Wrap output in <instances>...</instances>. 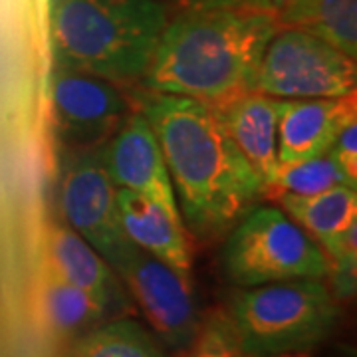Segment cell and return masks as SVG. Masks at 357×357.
<instances>
[{
	"instance_id": "obj_10",
	"label": "cell",
	"mask_w": 357,
	"mask_h": 357,
	"mask_svg": "<svg viewBox=\"0 0 357 357\" xmlns=\"http://www.w3.org/2000/svg\"><path fill=\"white\" fill-rule=\"evenodd\" d=\"M103 157L117 189H128L147 199L173 222L185 227L165 157L145 115L141 112L128 115L114 137L103 145Z\"/></svg>"
},
{
	"instance_id": "obj_14",
	"label": "cell",
	"mask_w": 357,
	"mask_h": 357,
	"mask_svg": "<svg viewBox=\"0 0 357 357\" xmlns=\"http://www.w3.org/2000/svg\"><path fill=\"white\" fill-rule=\"evenodd\" d=\"M117 206L129 241L173 268L183 280L191 282L192 256L185 227L173 222L157 204L128 189H117Z\"/></svg>"
},
{
	"instance_id": "obj_7",
	"label": "cell",
	"mask_w": 357,
	"mask_h": 357,
	"mask_svg": "<svg viewBox=\"0 0 357 357\" xmlns=\"http://www.w3.org/2000/svg\"><path fill=\"white\" fill-rule=\"evenodd\" d=\"M357 89L354 58L296 28H278L256 70L252 91L278 100L342 98Z\"/></svg>"
},
{
	"instance_id": "obj_13",
	"label": "cell",
	"mask_w": 357,
	"mask_h": 357,
	"mask_svg": "<svg viewBox=\"0 0 357 357\" xmlns=\"http://www.w3.org/2000/svg\"><path fill=\"white\" fill-rule=\"evenodd\" d=\"M215 107L232 141L266 189L280 167L278 123L284 100L260 91H246Z\"/></svg>"
},
{
	"instance_id": "obj_5",
	"label": "cell",
	"mask_w": 357,
	"mask_h": 357,
	"mask_svg": "<svg viewBox=\"0 0 357 357\" xmlns=\"http://www.w3.org/2000/svg\"><path fill=\"white\" fill-rule=\"evenodd\" d=\"M220 266L236 288L300 278L326 280L330 274L324 248L278 206H255L244 213L222 246Z\"/></svg>"
},
{
	"instance_id": "obj_6",
	"label": "cell",
	"mask_w": 357,
	"mask_h": 357,
	"mask_svg": "<svg viewBox=\"0 0 357 357\" xmlns=\"http://www.w3.org/2000/svg\"><path fill=\"white\" fill-rule=\"evenodd\" d=\"M58 197L66 225L76 230L115 274L139 250L121 227L117 187L105 165L103 147L66 151Z\"/></svg>"
},
{
	"instance_id": "obj_2",
	"label": "cell",
	"mask_w": 357,
	"mask_h": 357,
	"mask_svg": "<svg viewBox=\"0 0 357 357\" xmlns=\"http://www.w3.org/2000/svg\"><path fill=\"white\" fill-rule=\"evenodd\" d=\"M278 28L274 8L175 13L167 18L141 86L211 105L229 102L252 91L256 70Z\"/></svg>"
},
{
	"instance_id": "obj_18",
	"label": "cell",
	"mask_w": 357,
	"mask_h": 357,
	"mask_svg": "<svg viewBox=\"0 0 357 357\" xmlns=\"http://www.w3.org/2000/svg\"><path fill=\"white\" fill-rule=\"evenodd\" d=\"M70 357H165V354L139 321L117 316L82 333Z\"/></svg>"
},
{
	"instance_id": "obj_4",
	"label": "cell",
	"mask_w": 357,
	"mask_h": 357,
	"mask_svg": "<svg viewBox=\"0 0 357 357\" xmlns=\"http://www.w3.org/2000/svg\"><path fill=\"white\" fill-rule=\"evenodd\" d=\"M337 318V298L326 280L300 278L241 288L220 321L241 356L264 357L312 349Z\"/></svg>"
},
{
	"instance_id": "obj_21",
	"label": "cell",
	"mask_w": 357,
	"mask_h": 357,
	"mask_svg": "<svg viewBox=\"0 0 357 357\" xmlns=\"http://www.w3.org/2000/svg\"><path fill=\"white\" fill-rule=\"evenodd\" d=\"M328 153L344 169L345 175L357 183V117L340 131Z\"/></svg>"
},
{
	"instance_id": "obj_15",
	"label": "cell",
	"mask_w": 357,
	"mask_h": 357,
	"mask_svg": "<svg viewBox=\"0 0 357 357\" xmlns=\"http://www.w3.org/2000/svg\"><path fill=\"white\" fill-rule=\"evenodd\" d=\"M280 28H296L357 58V0H284L274 8Z\"/></svg>"
},
{
	"instance_id": "obj_16",
	"label": "cell",
	"mask_w": 357,
	"mask_h": 357,
	"mask_svg": "<svg viewBox=\"0 0 357 357\" xmlns=\"http://www.w3.org/2000/svg\"><path fill=\"white\" fill-rule=\"evenodd\" d=\"M38 314L44 330L56 340L79 337L107 318V310L88 292L62 278L42 272L38 282Z\"/></svg>"
},
{
	"instance_id": "obj_8",
	"label": "cell",
	"mask_w": 357,
	"mask_h": 357,
	"mask_svg": "<svg viewBox=\"0 0 357 357\" xmlns=\"http://www.w3.org/2000/svg\"><path fill=\"white\" fill-rule=\"evenodd\" d=\"M50 93L54 123L68 149L103 147L129 115L119 88L86 72L56 66Z\"/></svg>"
},
{
	"instance_id": "obj_11",
	"label": "cell",
	"mask_w": 357,
	"mask_h": 357,
	"mask_svg": "<svg viewBox=\"0 0 357 357\" xmlns=\"http://www.w3.org/2000/svg\"><path fill=\"white\" fill-rule=\"evenodd\" d=\"M44 270L100 302L112 318L129 310L126 288L112 266L68 225L48 222L44 229Z\"/></svg>"
},
{
	"instance_id": "obj_22",
	"label": "cell",
	"mask_w": 357,
	"mask_h": 357,
	"mask_svg": "<svg viewBox=\"0 0 357 357\" xmlns=\"http://www.w3.org/2000/svg\"><path fill=\"white\" fill-rule=\"evenodd\" d=\"M167 10H215V8H274L270 0H159Z\"/></svg>"
},
{
	"instance_id": "obj_12",
	"label": "cell",
	"mask_w": 357,
	"mask_h": 357,
	"mask_svg": "<svg viewBox=\"0 0 357 357\" xmlns=\"http://www.w3.org/2000/svg\"><path fill=\"white\" fill-rule=\"evenodd\" d=\"M356 117V91L342 98L284 100L278 123L280 165L328 153L340 131Z\"/></svg>"
},
{
	"instance_id": "obj_3",
	"label": "cell",
	"mask_w": 357,
	"mask_h": 357,
	"mask_svg": "<svg viewBox=\"0 0 357 357\" xmlns=\"http://www.w3.org/2000/svg\"><path fill=\"white\" fill-rule=\"evenodd\" d=\"M167 18L159 0H48L52 56L115 86L141 82Z\"/></svg>"
},
{
	"instance_id": "obj_20",
	"label": "cell",
	"mask_w": 357,
	"mask_h": 357,
	"mask_svg": "<svg viewBox=\"0 0 357 357\" xmlns=\"http://www.w3.org/2000/svg\"><path fill=\"white\" fill-rule=\"evenodd\" d=\"M178 357H243L230 342L229 333L222 321H213L208 326H201L197 337L191 345L181 349Z\"/></svg>"
},
{
	"instance_id": "obj_1",
	"label": "cell",
	"mask_w": 357,
	"mask_h": 357,
	"mask_svg": "<svg viewBox=\"0 0 357 357\" xmlns=\"http://www.w3.org/2000/svg\"><path fill=\"white\" fill-rule=\"evenodd\" d=\"M141 100V114L165 157L183 225L199 236L232 227L262 197L264 183L232 141L217 107L153 91Z\"/></svg>"
},
{
	"instance_id": "obj_9",
	"label": "cell",
	"mask_w": 357,
	"mask_h": 357,
	"mask_svg": "<svg viewBox=\"0 0 357 357\" xmlns=\"http://www.w3.org/2000/svg\"><path fill=\"white\" fill-rule=\"evenodd\" d=\"M117 278L167 347L181 351L191 345L201 330L191 282L141 248L117 272Z\"/></svg>"
},
{
	"instance_id": "obj_19",
	"label": "cell",
	"mask_w": 357,
	"mask_h": 357,
	"mask_svg": "<svg viewBox=\"0 0 357 357\" xmlns=\"http://www.w3.org/2000/svg\"><path fill=\"white\" fill-rule=\"evenodd\" d=\"M340 185L356 187L357 183L345 175L332 155L324 153L278 167L276 177L264 189L262 197L274 199L278 195H318Z\"/></svg>"
},
{
	"instance_id": "obj_17",
	"label": "cell",
	"mask_w": 357,
	"mask_h": 357,
	"mask_svg": "<svg viewBox=\"0 0 357 357\" xmlns=\"http://www.w3.org/2000/svg\"><path fill=\"white\" fill-rule=\"evenodd\" d=\"M274 199L318 244L357 220L356 187L340 185L318 195H278Z\"/></svg>"
},
{
	"instance_id": "obj_24",
	"label": "cell",
	"mask_w": 357,
	"mask_h": 357,
	"mask_svg": "<svg viewBox=\"0 0 357 357\" xmlns=\"http://www.w3.org/2000/svg\"><path fill=\"white\" fill-rule=\"evenodd\" d=\"M270 2H272V6H274V8H276V6H278V4H282V2H284V0H270Z\"/></svg>"
},
{
	"instance_id": "obj_23",
	"label": "cell",
	"mask_w": 357,
	"mask_h": 357,
	"mask_svg": "<svg viewBox=\"0 0 357 357\" xmlns=\"http://www.w3.org/2000/svg\"><path fill=\"white\" fill-rule=\"evenodd\" d=\"M264 357H312V356H310L307 351H290V354H278V356H264Z\"/></svg>"
}]
</instances>
